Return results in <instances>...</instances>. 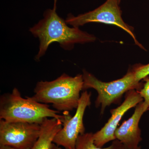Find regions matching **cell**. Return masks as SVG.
Masks as SVG:
<instances>
[{
    "label": "cell",
    "mask_w": 149,
    "mask_h": 149,
    "mask_svg": "<svg viewBox=\"0 0 149 149\" xmlns=\"http://www.w3.org/2000/svg\"><path fill=\"white\" fill-rule=\"evenodd\" d=\"M54 1L53 9L47 10L44 18L29 29L32 35L40 40L36 60H40L52 43H58L64 49L69 50L74 44L92 42L96 40L94 35L82 31L78 27H68L65 20L57 13V0Z\"/></svg>",
    "instance_id": "1"
},
{
    "label": "cell",
    "mask_w": 149,
    "mask_h": 149,
    "mask_svg": "<svg viewBox=\"0 0 149 149\" xmlns=\"http://www.w3.org/2000/svg\"><path fill=\"white\" fill-rule=\"evenodd\" d=\"M83 83V74L72 77L63 73L52 81L38 82L30 97L41 103L52 104L58 111L69 112L77 109Z\"/></svg>",
    "instance_id": "2"
},
{
    "label": "cell",
    "mask_w": 149,
    "mask_h": 149,
    "mask_svg": "<svg viewBox=\"0 0 149 149\" xmlns=\"http://www.w3.org/2000/svg\"><path fill=\"white\" fill-rule=\"evenodd\" d=\"M22 97L19 91L14 88L11 93L0 97V119L8 122H22L41 124L46 118L63 120L65 114L52 109L47 104L41 103L30 97Z\"/></svg>",
    "instance_id": "3"
},
{
    "label": "cell",
    "mask_w": 149,
    "mask_h": 149,
    "mask_svg": "<svg viewBox=\"0 0 149 149\" xmlns=\"http://www.w3.org/2000/svg\"><path fill=\"white\" fill-rule=\"evenodd\" d=\"M83 90L93 88L97 91L96 106L101 107V113L107 107L118 100L124 93L131 90L139 91L143 85L136 79L133 69L122 78L109 82H102L85 70H83Z\"/></svg>",
    "instance_id": "4"
},
{
    "label": "cell",
    "mask_w": 149,
    "mask_h": 149,
    "mask_svg": "<svg viewBox=\"0 0 149 149\" xmlns=\"http://www.w3.org/2000/svg\"><path fill=\"white\" fill-rule=\"evenodd\" d=\"M118 0H107L97 8L89 12L74 16L71 14L68 15L65 21L72 27H78L91 22H99L113 24L119 27L131 36L135 44L142 49L146 50L143 46L139 42L133 32V27L126 24L122 17V11Z\"/></svg>",
    "instance_id": "5"
},
{
    "label": "cell",
    "mask_w": 149,
    "mask_h": 149,
    "mask_svg": "<svg viewBox=\"0 0 149 149\" xmlns=\"http://www.w3.org/2000/svg\"><path fill=\"white\" fill-rule=\"evenodd\" d=\"M91 93L85 91L81 94L78 106L73 116L69 112L64 113L65 118L63 120V126L56 134L53 143L64 149H75L78 137L85 132L83 117L85 110L91 104Z\"/></svg>",
    "instance_id": "6"
},
{
    "label": "cell",
    "mask_w": 149,
    "mask_h": 149,
    "mask_svg": "<svg viewBox=\"0 0 149 149\" xmlns=\"http://www.w3.org/2000/svg\"><path fill=\"white\" fill-rule=\"evenodd\" d=\"M39 123L8 122L0 119V145L31 149L40 136Z\"/></svg>",
    "instance_id": "7"
},
{
    "label": "cell",
    "mask_w": 149,
    "mask_h": 149,
    "mask_svg": "<svg viewBox=\"0 0 149 149\" xmlns=\"http://www.w3.org/2000/svg\"><path fill=\"white\" fill-rule=\"evenodd\" d=\"M143 101V99L138 91L131 90L127 92L122 104L111 110V116L107 122L101 129L93 134L94 143L96 146L102 148L110 141L116 140L115 132L123 116L130 109Z\"/></svg>",
    "instance_id": "8"
},
{
    "label": "cell",
    "mask_w": 149,
    "mask_h": 149,
    "mask_svg": "<svg viewBox=\"0 0 149 149\" xmlns=\"http://www.w3.org/2000/svg\"><path fill=\"white\" fill-rule=\"evenodd\" d=\"M149 110V107L143 101L136 106L134 113L128 120L123 122L115 132L116 139L126 148L134 149L139 147L142 141L141 130L139 124L142 116Z\"/></svg>",
    "instance_id": "9"
},
{
    "label": "cell",
    "mask_w": 149,
    "mask_h": 149,
    "mask_svg": "<svg viewBox=\"0 0 149 149\" xmlns=\"http://www.w3.org/2000/svg\"><path fill=\"white\" fill-rule=\"evenodd\" d=\"M40 125V136L31 149H52L54 139L62 128V121L49 118L43 120Z\"/></svg>",
    "instance_id": "10"
},
{
    "label": "cell",
    "mask_w": 149,
    "mask_h": 149,
    "mask_svg": "<svg viewBox=\"0 0 149 149\" xmlns=\"http://www.w3.org/2000/svg\"><path fill=\"white\" fill-rule=\"evenodd\" d=\"M93 134L92 133H87L80 135L76 142L75 149H123L125 147L116 139L109 147L104 148H99L94 143Z\"/></svg>",
    "instance_id": "11"
},
{
    "label": "cell",
    "mask_w": 149,
    "mask_h": 149,
    "mask_svg": "<svg viewBox=\"0 0 149 149\" xmlns=\"http://www.w3.org/2000/svg\"><path fill=\"white\" fill-rule=\"evenodd\" d=\"M136 79L141 81L149 75V63L146 65H138L133 68Z\"/></svg>",
    "instance_id": "12"
},
{
    "label": "cell",
    "mask_w": 149,
    "mask_h": 149,
    "mask_svg": "<svg viewBox=\"0 0 149 149\" xmlns=\"http://www.w3.org/2000/svg\"><path fill=\"white\" fill-rule=\"evenodd\" d=\"M144 82L143 88L138 91L143 101L149 107V77L148 76L143 79Z\"/></svg>",
    "instance_id": "13"
},
{
    "label": "cell",
    "mask_w": 149,
    "mask_h": 149,
    "mask_svg": "<svg viewBox=\"0 0 149 149\" xmlns=\"http://www.w3.org/2000/svg\"><path fill=\"white\" fill-rule=\"evenodd\" d=\"M0 149H19L16 148H13L9 146H3V145H0Z\"/></svg>",
    "instance_id": "14"
},
{
    "label": "cell",
    "mask_w": 149,
    "mask_h": 149,
    "mask_svg": "<svg viewBox=\"0 0 149 149\" xmlns=\"http://www.w3.org/2000/svg\"><path fill=\"white\" fill-rule=\"evenodd\" d=\"M52 149H63L61 148H60L58 146H57L54 143L53 145L52 148Z\"/></svg>",
    "instance_id": "15"
},
{
    "label": "cell",
    "mask_w": 149,
    "mask_h": 149,
    "mask_svg": "<svg viewBox=\"0 0 149 149\" xmlns=\"http://www.w3.org/2000/svg\"><path fill=\"white\" fill-rule=\"evenodd\" d=\"M123 149H129L128 148H125V147H124V148H123ZM141 149V147L139 146V147H138V148H137L136 149Z\"/></svg>",
    "instance_id": "16"
},
{
    "label": "cell",
    "mask_w": 149,
    "mask_h": 149,
    "mask_svg": "<svg viewBox=\"0 0 149 149\" xmlns=\"http://www.w3.org/2000/svg\"><path fill=\"white\" fill-rule=\"evenodd\" d=\"M118 1H119V2L120 3V1H121V0H118Z\"/></svg>",
    "instance_id": "17"
}]
</instances>
